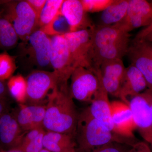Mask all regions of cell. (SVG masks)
Returning a JSON list of instances; mask_svg holds the SVG:
<instances>
[{"label": "cell", "instance_id": "52a82bcc", "mask_svg": "<svg viewBox=\"0 0 152 152\" xmlns=\"http://www.w3.org/2000/svg\"><path fill=\"white\" fill-rule=\"evenodd\" d=\"M51 48L50 63L54 72L61 83L67 84L75 68L69 49L67 42L64 35L50 37Z\"/></svg>", "mask_w": 152, "mask_h": 152}, {"label": "cell", "instance_id": "d590c367", "mask_svg": "<svg viewBox=\"0 0 152 152\" xmlns=\"http://www.w3.org/2000/svg\"><path fill=\"white\" fill-rule=\"evenodd\" d=\"M152 29V22L151 23V24L148 26L146 27L143 29L142 30L140 31L139 32L138 34L136 36L134 40L136 41L138 40L139 39H140L142 36L144 35L146 33L148 32L150 30H151Z\"/></svg>", "mask_w": 152, "mask_h": 152}, {"label": "cell", "instance_id": "9c48e42d", "mask_svg": "<svg viewBox=\"0 0 152 152\" xmlns=\"http://www.w3.org/2000/svg\"><path fill=\"white\" fill-rule=\"evenodd\" d=\"M152 22V6L145 0H129L126 15L115 24L128 33L134 29L147 27Z\"/></svg>", "mask_w": 152, "mask_h": 152}, {"label": "cell", "instance_id": "8fae6325", "mask_svg": "<svg viewBox=\"0 0 152 152\" xmlns=\"http://www.w3.org/2000/svg\"><path fill=\"white\" fill-rule=\"evenodd\" d=\"M110 104L113 133L125 138L135 140L134 132L137 126L129 106L122 101H113Z\"/></svg>", "mask_w": 152, "mask_h": 152}, {"label": "cell", "instance_id": "44dd1931", "mask_svg": "<svg viewBox=\"0 0 152 152\" xmlns=\"http://www.w3.org/2000/svg\"><path fill=\"white\" fill-rule=\"evenodd\" d=\"M44 148L53 152H77V145L73 136L57 132L46 131Z\"/></svg>", "mask_w": 152, "mask_h": 152}, {"label": "cell", "instance_id": "7402d4cb", "mask_svg": "<svg viewBox=\"0 0 152 152\" xmlns=\"http://www.w3.org/2000/svg\"><path fill=\"white\" fill-rule=\"evenodd\" d=\"M129 1L114 0L102 12L100 26H112L122 21L126 15Z\"/></svg>", "mask_w": 152, "mask_h": 152}, {"label": "cell", "instance_id": "4fadbf2b", "mask_svg": "<svg viewBox=\"0 0 152 152\" xmlns=\"http://www.w3.org/2000/svg\"><path fill=\"white\" fill-rule=\"evenodd\" d=\"M125 69L122 59L106 62L97 69L99 73L102 84L108 94L119 97L120 88Z\"/></svg>", "mask_w": 152, "mask_h": 152}, {"label": "cell", "instance_id": "7bdbcfd3", "mask_svg": "<svg viewBox=\"0 0 152 152\" xmlns=\"http://www.w3.org/2000/svg\"><path fill=\"white\" fill-rule=\"evenodd\" d=\"M149 47L150 50H151V51L152 53V44L151 43H149Z\"/></svg>", "mask_w": 152, "mask_h": 152}, {"label": "cell", "instance_id": "d6a6232c", "mask_svg": "<svg viewBox=\"0 0 152 152\" xmlns=\"http://www.w3.org/2000/svg\"><path fill=\"white\" fill-rule=\"evenodd\" d=\"M141 94L148 104L152 112V88H148Z\"/></svg>", "mask_w": 152, "mask_h": 152}, {"label": "cell", "instance_id": "e0dca14e", "mask_svg": "<svg viewBox=\"0 0 152 152\" xmlns=\"http://www.w3.org/2000/svg\"><path fill=\"white\" fill-rule=\"evenodd\" d=\"M45 110V105L19 104L18 111L13 114L22 129L28 132L43 128Z\"/></svg>", "mask_w": 152, "mask_h": 152}, {"label": "cell", "instance_id": "5bb4252c", "mask_svg": "<svg viewBox=\"0 0 152 152\" xmlns=\"http://www.w3.org/2000/svg\"><path fill=\"white\" fill-rule=\"evenodd\" d=\"M27 132L22 129L13 114L7 112L0 117L1 148H15L21 143Z\"/></svg>", "mask_w": 152, "mask_h": 152}, {"label": "cell", "instance_id": "d4e9b609", "mask_svg": "<svg viewBox=\"0 0 152 152\" xmlns=\"http://www.w3.org/2000/svg\"><path fill=\"white\" fill-rule=\"evenodd\" d=\"M64 0H47L38 18V28L44 27L51 23L61 13Z\"/></svg>", "mask_w": 152, "mask_h": 152}, {"label": "cell", "instance_id": "b9f144b4", "mask_svg": "<svg viewBox=\"0 0 152 152\" xmlns=\"http://www.w3.org/2000/svg\"><path fill=\"white\" fill-rule=\"evenodd\" d=\"M8 1H0V5H3L5 4Z\"/></svg>", "mask_w": 152, "mask_h": 152}, {"label": "cell", "instance_id": "f546056e", "mask_svg": "<svg viewBox=\"0 0 152 152\" xmlns=\"http://www.w3.org/2000/svg\"><path fill=\"white\" fill-rule=\"evenodd\" d=\"M131 147L126 144L112 142L89 151L77 152H128Z\"/></svg>", "mask_w": 152, "mask_h": 152}, {"label": "cell", "instance_id": "6da1fadb", "mask_svg": "<svg viewBox=\"0 0 152 152\" xmlns=\"http://www.w3.org/2000/svg\"><path fill=\"white\" fill-rule=\"evenodd\" d=\"M79 114L68 85H61L49 96L46 104L44 129L74 137Z\"/></svg>", "mask_w": 152, "mask_h": 152}, {"label": "cell", "instance_id": "3957f363", "mask_svg": "<svg viewBox=\"0 0 152 152\" xmlns=\"http://www.w3.org/2000/svg\"><path fill=\"white\" fill-rule=\"evenodd\" d=\"M50 48V37L39 29L19 44L18 57L25 66L45 70L51 67Z\"/></svg>", "mask_w": 152, "mask_h": 152}, {"label": "cell", "instance_id": "5b68a950", "mask_svg": "<svg viewBox=\"0 0 152 152\" xmlns=\"http://www.w3.org/2000/svg\"><path fill=\"white\" fill-rule=\"evenodd\" d=\"M26 78L30 104L46 105L49 96L58 87L67 85L62 83L53 71L35 70Z\"/></svg>", "mask_w": 152, "mask_h": 152}, {"label": "cell", "instance_id": "8992f818", "mask_svg": "<svg viewBox=\"0 0 152 152\" xmlns=\"http://www.w3.org/2000/svg\"><path fill=\"white\" fill-rule=\"evenodd\" d=\"M69 88L73 99L91 103L102 87V81L98 70L91 71L79 67L75 69L71 76Z\"/></svg>", "mask_w": 152, "mask_h": 152}, {"label": "cell", "instance_id": "83f0119b", "mask_svg": "<svg viewBox=\"0 0 152 152\" xmlns=\"http://www.w3.org/2000/svg\"><path fill=\"white\" fill-rule=\"evenodd\" d=\"M86 12H103L111 4L114 0H80Z\"/></svg>", "mask_w": 152, "mask_h": 152}, {"label": "cell", "instance_id": "9a60e30c", "mask_svg": "<svg viewBox=\"0 0 152 152\" xmlns=\"http://www.w3.org/2000/svg\"><path fill=\"white\" fill-rule=\"evenodd\" d=\"M61 12L69 25L70 32L95 27L87 15L80 0H64Z\"/></svg>", "mask_w": 152, "mask_h": 152}, {"label": "cell", "instance_id": "836d02e7", "mask_svg": "<svg viewBox=\"0 0 152 152\" xmlns=\"http://www.w3.org/2000/svg\"><path fill=\"white\" fill-rule=\"evenodd\" d=\"M7 90V86L4 82L0 80V99H6Z\"/></svg>", "mask_w": 152, "mask_h": 152}, {"label": "cell", "instance_id": "74e56055", "mask_svg": "<svg viewBox=\"0 0 152 152\" xmlns=\"http://www.w3.org/2000/svg\"><path fill=\"white\" fill-rule=\"evenodd\" d=\"M142 40L148 42L152 43V29L150 30L148 32L145 34L140 39H139L138 40Z\"/></svg>", "mask_w": 152, "mask_h": 152}, {"label": "cell", "instance_id": "cb8c5ba5", "mask_svg": "<svg viewBox=\"0 0 152 152\" xmlns=\"http://www.w3.org/2000/svg\"><path fill=\"white\" fill-rule=\"evenodd\" d=\"M7 88L13 98L19 104L27 102V85L26 78L21 75L13 76L7 83Z\"/></svg>", "mask_w": 152, "mask_h": 152}, {"label": "cell", "instance_id": "ab89813d", "mask_svg": "<svg viewBox=\"0 0 152 152\" xmlns=\"http://www.w3.org/2000/svg\"><path fill=\"white\" fill-rule=\"evenodd\" d=\"M0 152H24L21 150L17 148H13L11 149L8 150H5L2 149L0 148Z\"/></svg>", "mask_w": 152, "mask_h": 152}, {"label": "cell", "instance_id": "d6986e66", "mask_svg": "<svg viewBox=\"0 0 152 152\" xmlns=\"http://www.w3.org/2000/svg\"><path fill=\"white\" fill-rule=\"evenodd\" d=\"M129 37L106 46L93 52L92 61L93 70L99 69L102 64L117 59H122L129 51Z\"/></svg>", "mask_w": 152, "mask_h": 152}, {"label": "cell", "instance_id": "484cf974", "mask_svg": "<svg viewBox=\"0 0 152 152\" xmlns=\"http://www.w3.org/2000/svg\"><path fill=\"white\" fill-rule=\"evenodd\" d=\"M39 29L50 37L63 35L70 32L69 25L61 12L48 25Z\"/></svg>", "mask_w": 152, "mask_h": 152}, {"label": "cell", "instance_id": "f35d334b", "mask_svg": "<svg viewBox=\"0 0 152 152\" xmlns=\"http://www.w3.org/2000/svg\"><path fill=\"white\" fill-rule=\"evenodd\" d=\"M128 152H140L138 142L131 146Z\"/></svg>", "mask_w": 152, "mask_h": 152}, {"label": "cell", "instance_id": "e575fe53", "mask_svg": "<svg viewBox=\"0 0 152 152\" xmlns=\"http://www.w3.org/2000/svg\"><path fill=\"white\" fill-rule=\"evenodd\" d=\"M140 152H152L151 149L148 143L145 142H138Z\"/></svg>", "mask_w": 152, "mask_h": 152}, {"label": "cell", "instance_id": "ffe728a7", "mask_svg": "<svg viewBox=\"0 0 152 152\" xmlns=\"http://www.w3.org/2000/svg\"><path fill=\"white\" fill-rule=\"evenodd\" d=\"M110 103L108 94L102 85L94 99L87 108L95 119L113 132Z\"/></svg>", "mask_w": 152, "mask_h": 152}, {"label": "cell", "instance_id": "277c9868", "mask_svg": "<svg viewBox=\"0 0 152 152\" xmlns=\"http://www.w3.org/2000/svg\"><path fill=\"white\" fill-rule=\"evenodd\" d=\"M4 16L10 21L19 39L26 40L38 28V18L26 1H8L3 5Z\"/></svg>", "mask_w": 152, "mask_h": 152}, {"label": "cell", "instance_id": "30bf717a", "mask_svg": "<svg viewBox=\"0 0 152 152\" xmlns=\"http://www.w3.org/2000/svg\"><path fill=\"white\" fill-rule=\"evenodd\" d=\"M128 105L132 113L137 129L147 143L151 145L152 151V112L141 94L131 98Z\"/></svg>", "mask_w": 152, "mask_h": 152}, {"label": "cell", "instance_id": "4dcf8cb0", "mask_svg": "<svg viewBox=\"0 0 152 152\" xmlns=\"http://www.w3.org/2000/svg\"><path fill=\"white\" fill-rule=\"evenodd\" d=\"M45 130L44 128L40 127L36 128V129L27 132L24 136L23 140H22L21 143L20 145L28 143L34 140L40 133Z\"/></svg>", "mask_w": 152, "mask_h": 152}, {"label": "cell", "instance_id": "ba28073f", "mask_svg": "<svg viewBox=\"0 0 152 152\" xmlns=\"http://www.w3.org/2000/svg\"><path fill=\"white\" fill-rule=\"evenodd\" d=\"M92 29L69 32L64 35L67 42L73 63L75 68L82 67L93 70L91 42Z\"/></svg>", "mask_w": 152, "mask_h": 152}, {"label": "cell", "instance_id": "4316f807", "mask_svg": "<svg viewBox=\"0 0 152 152\" xmlns=\"http://www.w3.org/2000/svg\"><path fill=\"white\" fill-rule=\"evenodd\" d=\"M16 58L7 51L0 53V80L4 82L13 76L17 69Z\"/></svg>", "mask_w": 152, "mask_h": 152}, {"label": "cell", "instance_id": "2e32d148", "mask_svg": "<svg viewBox=\"0 0 152 152\" xmlns=\"http://www.w3.org/2000/svg\"><path fill=\"white\" fill-rule=\"evenodd\" d=\"M147 88L148 85L144 76L135 66L131 64L126 68L119 98L128 104L131 98L142 94Z\"/></svg>", "mask_w": 152, "mask_h": 152}, {"label": "cell", "instance_id": "1f68e13d", "mask_svg": "<svg viewBox=\"0 0 152 152\" xmlns=\"http://www.w3.org/2000/svg\"><path fill=\"white\" fill-rule=\"evenodd\" d=\"M30 7L34 11L39 18V16L43 9L47 0H26Z\"/></svg>", "mask_w": 152, "mask_h": 152}, {"label": "cell", "instance_id": "7c38bea8", "mask_svg": "<svg viewBox=\"0 0 152 152\" xmlns=\"http://www.w3.org/2000/svg\"><path fill=\"white\" fill-rule=\"evenodd\" d=\"M131 64L144 76L148 88H152V53L149 43L142 40L134 41L128 54Z\"/></svg>", "mask_w": 152, "mask_h": 152}, {"label": "cell", "instance_id": "603a6c76", "mask_svg": "<svg viewBox=\"0 0 152 152\" xmlns=\"http://www.w3.org/2000/svg\"><path fill=\"white\" fill-rule=\"evenodd\" d=\"M19 40L12 25L0 11V49L7 51L14 48Z\"/></svg>", "mask_w": 152, "mask_h": 152}, {"label": "cell", "instance_id": "8d00e7d4", "mask_svg": "<svg viewBox=\"0 0 152 152\" xmlns=\"http://www.w3.org/2000/svg\"><path fill=\"white\" fill-rule=\"evenodd\" d=\"M7 112L6 99H0V117Z\"/></svg>", "mask_w": 152, "mask_h": 152}, {"label": "cell", "instance_id": "f1b7e54d", "mask_svg": "<svg viewBox=\"0 0 152 152\" xmlns=\"http://www.w3.org/2000/svg\"><path fill=\"white\" fill-rule=\"evenodd\" d=\"M46 131L40 133L34 140L24 145H20L17 148L24 152H40L44 148L43 137Z\"/></svg>", "mask_w": 152, "mask_h": 152}, {"label": "cell", "instance_id": "60d3db41", "mask_svg": "<svg viewBox=\"0 0 152 152\" xmlns=\"http://www.w3.org/2000/svg\"><path fill=\"white\" fill-rule=\"evenodd\" d=\"M40 152H53L51 151H49V150L46 149L45 148H44L42 151H41Z\"/></svg>", "mask_w": 152, "mask_h": 152}, {"label": "cell", "instance_id": "7a4b0ae2", "mask_svg": "<svg viewBox=\"0 0 152 152\" xmlns=\"http://www.w3.org/2000/svg\"><path fill=\"white\" fill-rule=\"evenodd\" d=\"M74 137L77 145V152L89 151L112 142L131 146L137 142L109 130L91 115L87 108L79 114Z\"/></svg>", "mask_w": 152, "mask_h": 152}, {"label": "cell", "instance_id": "ac0fdd59", "mask_svg": "<svg viewBox=\"0 0 152 152\" xmlns=\"http://www.w3.org/2000/svg\"><path fill=\"white\" fill-rule=\"evenodd\" d=\"M130 36L129 33L115 25L95 27L91 31L92 53L94 51L130 37Z\"/></svg>", "mask_w": 152, "mask_h": 152}]
</instances>
